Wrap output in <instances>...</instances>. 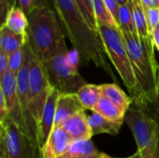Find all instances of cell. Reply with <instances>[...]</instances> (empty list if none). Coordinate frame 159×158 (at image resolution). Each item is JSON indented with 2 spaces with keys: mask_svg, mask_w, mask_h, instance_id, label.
Wrapping results in <instances>:
<instances>
[{
  "mask_svg": "<svg viewBox=\"0 0 159 158\" xmlns=\"http://www.w3.org/2000/svg\"><path fill=\"white\" fill-rule=\"evenodd\" d=\"M0 92L4 95L7 103V108L8 112L7 117L12 119L25 133L20 109L19 105L18 83L17 75L15 74L8 71L5 74V75L2 78H0Z\"/></svg>",
  "mask_w": 159,
  "mask_h": 158,
  "instance_id": "30bf717a",
  "label": "cell"
},
{
  "mask_svg": "<svg viewBox=\"0 0 159 158\" xmlns=\"http://www.w3.org/2000/svg\"><path fill=\"white\" fill-rule=\"evenodd\" d=\"M107 6V7L109 8L110 12L112 13V15L114 16V18L116 19V20L117 21L118 20V8H119V5L117 4L116 0H103Z\"/></svg>",
  "mask_w": 159,
  "mask_h": 158,
  "instance_id": "1f68e13d",
  "label": "cell"
},
{
  "mask_svg": "<svg viewBox=\"0 0 159 158\" xmlns=\"http://www.w3.org/2000/svg\"><path fill=\"white\" fill-rule=\"evenodd\" d=\"M98 32L106 55L118 73L132 100L143 102L141 90L119 28L97 22Z\"/></svg>",
  "mask_w": 159,
  "mask_h": 158,
  "instance_id": "277c9868",
  "label": "cell"
},
{
  "mask_svg": "<svg viewBox=\"0 0 159 158\" xmlns=\"http://www.w3.org/2000/svg\"><path fill=\"white\" fill-rule=\"evenodd\" d=\"M0 158H4V157H1V156H0Z\"/></svg>",
  "mask_w": 159,
  "mask_h": 158,
  "instance_id": "f35d334b",
  "label": "cell"
},
{
  "mask_svg": "<svg viewBox=\"0 0 159 158\" xmlns=\"http://www.w3.org/2000/svg\"><path fill=\"white\" fill-rule=\"evenodd\" d=\"M28 80L30 94L35 108L38 122H40L43 109L45 107L48 97L52 89V87L49 84L43 63L34 55L33 51L31 54V60L29 64Z\"/></svg>",
  "mask_w": 159,
  "mask_h": 158,
  "instance_id": "9c48e42d",
  "label": "cell"
},
{
  "mask_svg": "<svg viewBox=\"0 0 159 158\" xmlns=\"http://www.w3.org/2000/svg\"><path fill=\"white\" fill-rule=\"evenodd\" d=\"M50 86L60 94H76L86 84L73 61L66 44L47 61L43 62Z\"/></svg>",
  "mask_w": 159,
  "mask_h": 158,
  "instance_id": "8992f818",
  "label": "cell"
},
{
  "mask_svg": "<svg viewBox=\"0 0 159 158\" xmlns=\"http://www.w3.org/2000/svg\"><path fill=\"white\" fill-rule=\"evenodd\" d=\"M99 153L91 140H73L61 158H87Z\"/></svg>",
  "mask_w": 159,
  "mask_h": 158,
  "instance_id": "ffe728a7",
  "label": "cell"
},
{
  "mask_svg": "<svg viewBox=\"0 0 159 158\" xmlns=\"http://www.w3.org/2000/svg\"><path fill=\"white\" fill-rule=\"evenodd\" d=\"M0 150L4 158H43L41 150L9 117L0 120Z\"/></svg>",
  "mask_w": 159,
  "mask_h": 158,
  "instance_id": "ba28073f",
  "label": "cell"
},
{
  "mask_svg": "<svg viewBox=\"0 0 159 158\" xmlns=\"http://www.w3.org/2000/svg\"><path fill=\"white\" fill-rule=\"evenodd\" d=\"M16 1L17 0H0V16H1L2 23L4 22L9 10L15 7Z\"/></svg>",
  "mask_w": 159,
  "mask_h": 158,
  "instance_id": "f546056e",
  "label": "cell"
},
{
  "mask_svg": "<svg viewBox=\"0 0 159 158\" xmlns=\"http://www.w3.org/2000/svg\"><path fill=\"white\" fill-rule=\"evenodd\" d=\"M1 25L7 26L11 31L20 34H27L28 29V18L27 15L20 7H12L7 13L4 22Z\"/></svg>",
  "mask_w": 159,
  "mask_h": 158,
  "instance_id": "d6986e66",
  "label": "cell"
},
{
  "mask_svg": "<svg viewBox=\"0 0 159 158\" xmlns=\"http://www.w3.org/2000/svg\"><path fill=\"white\" fill-rule=\"evenodd\" d=\"M87 158H121V157H114V156H111L107 154H104V153H97L96 155H93L91 156H89ZM125 158H129V157H125Z\"/></svg>",
  "mask_w": 159,
  "mask_h": 158,
  "instance_id": "e575fe53",
  "label": "cell"
},
{
  "mask_svg": "<svg viewBox=\"0 0 159 158\" xmlns=\"http://www.w3.org/2000/svg\"><path fill=\"white\" fill-rule=\"evenodd\" d=\"M131 65L141 90L143 102L151 104L159 93V64L153 37L121 32Z\"/></svg>",
  "mask_w": 159,
  "mask_h": 158,
  "instance_id": "7a4b0ae2",
  "label": "cell"
},
{
  "mask_svg": "<svg viewBox=\"0 0 159 158\" xmlns=\"http://www.w3.org/2000/svg\"><path fill=\"white\" fill-rule=\"evenodd\" d=\"M73 139L61 127H54L46 144L41 149L43 158H61L67 152Z\"/></svg>",
  "mask_w": 159,
  "mask_h": 158,
  "instance_id": "7c38bea8",
  "label": "cell"
},
{
  "mask_svg": "<svg viewBox=\"0 0 159 158\" xmlns=\"http://www.w3.org/2000/svg\"><path fill=\"white\" fill-rule=\"evenodd\" d=\"M117 23L121 32L138 34L133 21V16H132L129 1H128V3L125 5L119 6Z\"/></svg>",
  "mask_w": 159,
  "mask_h": 158,
  "instance_id": "cb8c5ba5",
  "label": "cell"
},
{
  "mask_svg": "<svg viewBox=\"0 0 159 158\" xmlns=\"http://www.w3.org/2000/svg\"><path fill=\"white\" fill-rule=\"evenodd\" d=\"M91 4L97 22L104 23L115 28H119L117 21L110 12L103 0H91Z\"/></svg>",
  "mask_w": 159,
  "mask_h": 158,
  "instance_id": "603a6c76",
  "label": "cell"
},
{
  "mask_svg": "<svg viewBox=\"0 0 159 158\" xmlns=\"http://www.w3.org/2000/svg\"><path fill=\"white\" fill-rule=\"evenodd\" d=\"M28 42L27 34H17L5 25H1L0 29V50L7 55L22 48Z\"/></svg>",
  "mask_w": 159,
  "mask_h": 158,
  "instance_id": "9a60e30c",
  "label": "cell"
},
{
  "mask_svg": "<svg viewBox=\"0 0 159 158\" xmlns=\"http://www.w3.org/2000/svg\"><path fill=\"white\" fill-rule=\"evenodd\" d=\"M88 119L92 136L100 134H109L115 136L118 134L121 128V125L116 124L95 112H92V114L88 116Z\"/></svg>",
  "mask_w": 159,
  "mask_h": 158,
  "instance_id": "ac0fdd59",
  "label": "cell"
},
{
  "mask_svg": "<svg viewBox=\"0 0 159 158\" xmlns=\"http://www.w3.org/2000/svg\"><path fill=\"white\" fill-rule=\"evenodd\" d=\"M156 3H157V7H159V0H156Z\"/></svg>",
  "mask_w": 159,
  "mask_h": 158,
  "instance_id": "74e56055",
  "label": "cell"
},
{
  "mask_svg": "<svg viewBox=\"0 0 159 158\" xmlns=\"http://www.w3.org/2000/svg\"><path fill=\"white\" fill-rule=\"evenodd\" d=\"M152 37H153V41H154L155 47H156V48L158 50L159 52V24L158 26L155 29V31L153 32Z\"/></svg>",
  "mask_w": 159,
  "mask_h": 158,
  "instance_id": "d6a6232c",
  "label": "cell"
},
{
  "mask_svg": "<svg viewBox=\"0 0 159 158\" xmlns=\"http://www.w3.org/2000/svg\"><path fill=\"white\" fill-rule=\"evenodd\" d=\"M143 7L145 8H149V7H157V3L156 0H140Z\"/></svg>",
  "mask_w": 159,
  "mask_h": 158,
  "instance_id": "836d02e7",
  "label": "cell"
},
{
  "mask_svg": "<svg viewBox=\"0 0 159 158\" xmlns=\"http://www.w3.org/2000/svg\"><path fill=\"white\" fill-rule=\"evenodd\" d=\"M76 5L78 6L80 11L82 12L85 20L89 24V26L96 32H98L97 20L93 12L91 0H75Z\"/></svg>",
  "mask_w": 159,
  "mask_h": 158,
  "instance_id": "d4e9b609",
  "label": "cell"
},
{
  "mask_svg": "<svg viewBox=\"0 0 159 158\" xmlns=\"http://www.w3.org/2000/svg\"><path fill=\"white\" fill-rule=\"evenodd\" d=\"M8 72V55L3 50H0V78Z\"/></svg>",
  "mask_w": 159,
  "mask_h": 158,
  "instance_id": "4dcf8cb0",
  "label": "cell"
},
{
  "mask_svg": "<svg viewBox=\"0 0 159 158\" xmlns=\"http://www.w3.org/2000/svg\"><path fill=\"white\" fill-rule=\"evenodd\" d=\"M129 158H142L141 157V156H140V154L138 153V152H136L135 154H133L132 156H130Z\"/></svg>",
  "mask_w": 159,
  "mask_h": 158,
  "instance_id": "8d00e7d4",
  "label": "cell"
},
{
  "mask_svg": "<svg viewBox=\"0 0 159 158\" xmlns=\"http://www.w3.org/2000/svg\"><path fill=\"white\" fill-rule=\"evenodd\" d=\"M20 7L28 16L32 11L36 8L50 7L49 0H18Z\"/></svg>",
  "mask_w": 159,
  "mask_h": 158,
  "instance_id": "4316f807",
  "label": "cell"
},
{
  "mask_svg": "<svg viewBox=\"0 0 159 158\" xmlns=\"http://www.w3.org/2000/svg\"><path fill=\"white\" fill-rule=\"evenodd\" d=\"M129 1L130 5L132 16H133V21H134L139 36L143 37V38L152 37L148 30L144 7H143L141 1L140 0H129Z\"/></svg>",
  "mask_w": 159,
  "mask_h": 158,
  "instance_id": "7402d4cb",
  "label": "cell"
},
{
  "mask_svg": "<svg viewBox=\"0 0 159 158\" xmlns=\"http://www.w3.org/2000/svg\"><path fill=\"white\" fill-rule=\"evenodd\" d=\"M92 112H95L106 119L121 126L125 121L126 113L103 96H102Z\"/></svg>",
  "mask_w": 159,
  "mask_h": 158,
  "instance_id": "e0dca14e",
  "label": "cell"
},
{
  "mask_svg": "<svg viewBox=\"0 0 159 158\" xmlns=\"http://www.w3.org/2000/svg\"><path fill=\"white\" fill-rule=\"evenodd\" d=\"M24 61L21 69L17 74V83H18V98L19 105L20 109L21 118L23 121L24 131L31 142L40 149L38 144V127L39 122L37 119L35 108L30 94L29 90V64L31 60L32 50L28 42L24 46ZM41 150V149H40Z\"/></svg>",
  "mask_w": 159,
  "mask_h": 158,
  "instance_id": "52a82bcc",
  "label": "cell"
},
{
  "mask_svg": "<svg viewBox=\"0 0 159 158\" xmlns=\"http://www.w3.org/2000/svg\"><path fill=\"white\" fill-rule=\"evenodd\" d=\"M65 35L69 38L79 61L93 63L103 70L116 83V76L108 61L99 32L94 31L85 20L75 0H51Z\"/></svg>",
  "mask_w": 159,
  "mask_h": 158,
  "instance_id": "6da1fadb",
  "label": "cell"
},
{
  "mask_svg": "<svg viewBox=\"0 0 159 158\" xmlns=\"http://www.w3.org/2000/svg\"><path fill=\"white\" fill-rule=\"evenodd\" d=\"M59 96H60V92L52 88L48 97V100L46 102L45 107L43 109V113L38 127V144L40 149H42L43 146L46 144L54 128L56 107H57Z\"/></svg>",
  "mask_w": 159,
  "mask_h": 158,
  "instance_id": "8fae6325",
  "label": "cell"
},
{
  "mask_svg": "<svg viewBox=\"0 0 159 158\" xmlns=\"http://www.w3.org/2000/svg\"><path fill=\"white\" fill-rule=\"evenodd\" d=\"M77 98L82 103L83 107L88 110L93 111L98 102L102 98V88L101 85L86 84L76 93Z\"/></svg>",
  "mask_w": 159,
  "mask_h": 158,
  "instance_id": "44dd1931",
  "label": "cell"
},
{
  "mask_svg": "<svg viewBox=\"0 0 159 158\" xmlns=\"http://www.w3.org/2000/svg\"><path fill=\"white\" fill-rule=\"evenodd\" d=\"M62 128L73 140H91L92 132L85 111H80L67 119Z\"/></svg>",
  "mask_w": 159,
  "mask_h": 158,
  "instance_id": "5bb4252c",
  "label": "cell"
},
{
  "mask_svg": "<svg viewBox=\"0 0 159 158\" xmlns=\"http://www.w3.org/2000/svg\"><path fill=\"white\" fill-rule=\"evenodd\" d=\"M128 1H129V0H116L117 4H118L119 6H122V5L127 4V3H128Z\"/></svg>",
  "mask_w": 159,
  "mask_h": 158,
  "instance_id": "d590c367",
  "label": "cell"
},
{
  "mask_svg": "<svg viewBox=\"0 0 159 158\" xmlns=\"http://www.w3.org/2000/svg\"><path fill=\"white\" fill-rule=\"evenodd\" d=\"M102 95L118 106L125 113L130 107L133 100L131 97H129L116 84H102Z\"/></svg>",
  "mask_w": 159,
  "mask_h": 158,
  "instance_id": "2e32d148",
  "label": "cell"
},
{
  "mask_svg": "<svg viewBox=\"0 0 159 158\" xmlns=\"http://www.w3.org/2000/svg\"><path fill=\"white\" fill-rule=\"evenodd\" d=\"M125 121L136 141L142 158H159V127L148 114L146 103L133 100Z\"/></svg>",
  "mask_w": 159,
  "mask_h": 158,
  "instance_id": "5b68a950",
  "label": "cell"
},
{
  "mask_svg": "<svg viewBox=\"0 0 159 158\" xmlns=\"http://www.w3.org/2000/svg\"><path fill=\"white\" fill-rule=\"evenodd\" d=\"M146 108L150 116L154 119V121L159 127V93L153 103L146 104Z\"/></svg>",
  "mask_w": 159,
  "mask_h": 158,
  "instance_id": "f1b7e54d",
  "label": "cell"
},
{
  "mask_svg": "<svg viewBox=\"0 0 159 158\" xmlns=\"http://www.w3.org/2000/svg\"><path fill=\"white\" fill-rule=\"evenodd\" d=\"M28 45L43 63L53 57L65 42V34L51 7L36 8L28 16Z\"/></svg>",
  "mask_w": 159,
  "mask_h": 158,
  "instance_id": "3957f363",
  "label": "cell"
},
{
  "mask_svg": "<svg viewBox=\"0 0 159 158\" xmlns=\"http://www.w3.org/2000/svg\"><path fill=\"white\" fill-rule=\"evenodd\" d=\"M24 56H25L24 47L13 52L12 54L8 55V71H10L11 73L17 75L22 67L24 61Z\"/></svg>",
  "mask_w": 159,
  "mask_h": 158,
  "instance_id": "484cf974",
  "label": "cell"
},
{
  "mask_svg": "<svg viewBox=\"0 0 159 158\" xmlns=\"http://www.w3.org/2000/svg\"><path fill=\"white\" fill-rule=\"evenodd\" d=\"M145 17H146V22L148 26V30L150 34H153V32L155 29L158 26L159 24V7H153L149 8H145Z\"/></svg>",
  "mask_w": 159,
  "mask_h": 158,
  "instance_id": "83f0119b",
  "label": "cell"
},
{
  "mask_svg": "<svg viewBox=\"0 0 159 158\" xmlns=\"http://www.w3.org/2000/svg\"><path fill=\"white\" fill-rule=\"evenodd\" d=\"M80 111H85L76 94H60L57 107L54 127H61L71 116Z\"/></svg>",
  "mask_w": 159,
  "mask_h": 158,
  "instance_id": "4fadbf2b",
  "label": "cell"
}]
</instances>
